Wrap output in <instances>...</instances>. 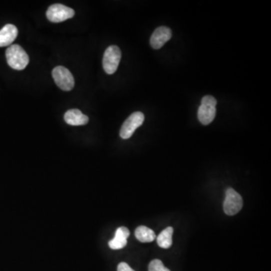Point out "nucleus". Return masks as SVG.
Masks as SVG:
<instances>
[{"label": "nucleus", "mask_w": 271, "mask_h": 271, "mask_svg": "<svg viewBox=\"0 0 271 271\" xmlns=\"http://www.w3.org/2000/svg\"><path fill=\"white\" fill-rule=\"evenodd\" d=\"M52 76L55 84L64 91H69L75 86L73 75L64 66H59L52 71Z\"/></svg>", "instance_id": "obj_5"}, {"label": "nucleus", "mask_w": 271, "mask_h": 271, "mask_svg": "<svg viewBox=\"0 0 271 271\" xmlns=\"http://www.w3.org/2000/svg\"><path fill=\"white\" fill-rule=\"evenodd\" d=\"M130 236V231L125 227H120L115 232V238L109 241V246L112 250H121L126 247L127 238Z\"/></svg>", "instance_id": "obj_10"}, {"label": "nucleus", "mask_w": 271, "mask_h": 271, "mask_svg": "<svg viewBox=\"0 0 271 271\" xmlns=\"http://www.w3.org/2000/svg\"><path fill=\"white\" fill-rule=\"evenodd\" d=\"M217 100L213 96L207 95L203 97L201 105L198 109V117L200 122L204 125H208L213 122L216 117Z\"/></svg>", "instance_id": "obj_2"}, {"label": "nucleus", "mask_w": 271, "mask_h": 271, "mask_svg": "<svg viewBox=\"0 0 271 271\" xmlns=\"http://www.w3.org/2000/svg\"><path fill=\"white\" fill-rule=\"evenodd\" d=\"M18 30L13 24H7L0 29V47L11 45L17 38Z\"/></svg>", "instance_id": "obj_9"}, {"label": "nucleus", "mask_w": 271, "mask_h": 271, "mask_svg": "<svg viewBox=\"0 0 271 271\" xmlns=\"http://www.w3.org/2000/svg\"><path fill=\"white\" fill-rule=\"evenodd\" d=\"M243 199L241 195L235 189L229 188L225 192V199L223 208L225 214L228 216H235L241 211L243 207Z\"/></svg>", "instance_id": "obj_3"}, {"label": "nucleus", "mask_w": 271, "mask_h": 271, "mask_svg": "<svg viewBox=\"0 0 271 271\" xmlns=\"http://www.w3.org/2000/svg\"><path fill=\"white\" fill-rule=\"evenodd\" d=\"M75 15V11L69 7L62 4H54L47 10V18L53 23H60L68 19L72 18Z\"/></svg>", "instance_id": "obj_7"}, {"label": "nucleus", "mask_w": 271, "mask_h": 271, "mask_svg": "<svg viewBox=\"0 0 271 271\" xmlns=\"http://www.w3.org/2000/svg\"><path fill=\"white\" fill-rule=\"evenodd\" d=\"M173 229L172 227H168L164 229L157 238V243L158 246L163 249H168L171 247L173 244Z\"/></svg>", "instance_id": "obj_13"}, {"label": "nucleus", "mask_w": 271, "mask_h": 271, "mask_svg": "<svg viewBox=\"0 0 271 271\" xmlns=\"http://www.w3.org/2000/svg\"><path fill=\"white\" fill-rule=\"evenodd\" d=\"M7 63L10 67L16 70H23L27 66L29 58L26 51L18 44H12L7 48Z\"/></svg>", "instance_id": "obj_1"}, {"label": "nucleus", "mask_w": 271, "mask_h": 271, "mask_svg": "<svg viewBox=\"0 0 271 271\" xmlns=\"http://www.w3.org/2000/svg\"><path fill=\"white\" fill-rule=\"evenodd\" d=\"M118 271H135L134 270L132 269L127 263L125 262H121L118 265Z\"/></svg>", "instance_id": "obj_15"}, {"label": "nucleus", "mask_w": 271, "mask_h": 271, "mask_svg": "<svg viewBox=\"0 0 271 271\" xmlns=\"http://www.w3.org/2000/svg\"><path fill=\"white\" fill-rule=\"evenodd\" d=\"M149 271H170L164 267V264L159 259L152 261L149 265Z\"/></svg>", "instance_id": "obj_14"}, {"label": "nucleus", "mask_w": 271, "mask_h": 271, "mask_svg": "<svg viewBox=\"0 0 271 271\" xmlns=\"http://www.w3.org/2000/svg\"><path fill=\"white\" fill-rule=\"evenodd\" d=\"M145 116L140 112H136L130 115L124 121L120 130V137L124 140L130 138L139 127L144 122Z\"/></svg>", "instance_id": "obj_6"}, {"label": "nucleus", "mask_w": 271, "mask_h": 271, "mask_svg": "<svg viewBox=\"0 0 271 271\" xmlns=\"http://www.w3.org/2000/svg\"><path fill=\"white\" fill-rule=\"evenodd\" d=\"M121 58V51L116 45H111L105 51L103 66L105 72L109 75L115 73Z\"/></svg>", "instance_id": "obj_4"}, {"label": "nucleus", "mask_w": 271, "mask_h": 271, "mask_svg": "<svg viewBox=\"0 0 271 271\" xmlns=\"http://www.w3.org/2000/svg\"><path fill=\"white\" fill-rule=\"evenodd\" d=\"M172 31L167 26H160L155 29L150 38L151 46L154 49H160L171 38Z\"/></svg>", "instance_id": "obj_8"}, {"label": "nucleus", "mask_w": 271, "mask_h": 271, "mask_svg": "<svg viewBox=\"0 0 271 271\" xmlns=\"http://www.w3.org/2000/svg\"><path fill=\"white\" fill-rule=\"evenodd\" d=\"M64 120L69 125L81 126L87 124L89 118L78 109H70L65 113Z\"/></svg>", "instance_id": "obj_11"}, {"label": "nucleus", "mask_w": 271, "mask_h": 271, "mask_svg": "<svg viewBox=\"0 0 271 271\" xmlns=\"http://www.w3.org/2000/svg\"><path fill=\"white\" fill-rule=\"evenodd\" d=\"M135 236L142 243L152 242L156 238L155 233L146 226H140L135 231Z\"/></svg>", "instance_id": "obj_12"}]
</instances>
